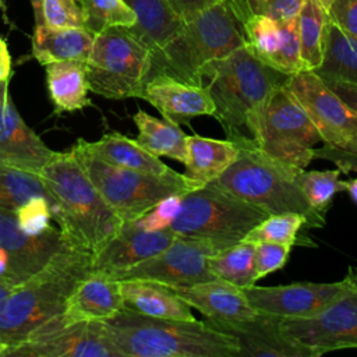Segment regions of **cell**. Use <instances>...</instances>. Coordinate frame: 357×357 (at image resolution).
<instances>
[{
	"label": "cell",
	"mask_w": 357,
	"mask_h": 357,
	"mask_svg": "<svg viewBox=\"0 0 357 357\" xmlns=\"http://www.w3.org/2000/svg\"><path fill=\"white\" fill-rule=\"evenodd\" d=\"M211 273L227 283L241 289L255 284V244L250 241H238L234 245L211 255L206 259Z\"/></svg>",
	"instance_id": "cell-32"
},
{
	"label": "cell",
	"mask_w": 357,
	"mask_h": 357,
	"mask_svg": "<svg viewBox=\"0 0 357 357\" xmlns=\"http://www.w3.org/2000/svg\"><path fill=\"white\" fill-rule=\"evenodd\" d=\"M349 284L343 278L333 283L298 282L283 286H248L243 291L250 304L262 314L282 318L312 317L340 297Z\"/></svg>",
	"instance_id": "cell-16"
},
{
	"label": "cell",
	"mask_w": 357,
	"mask_h": 357,
	"mask_svg": "<svg viewBox=\"0 0 357 357\" xmlns=\"http://www.w3.org/2000/svg\"><path fill=\"white\" fill-rule=\"evenodd\" d=\"M353 112L357 113V85L336 81H324Z\"/></svg>",
	"instance_id": "cell-45"
},
{
	"label": "cell",
	"mask_w": 357,
	"mask_h": 357,
	"mask_svg": "<svg viewBox=\"0 0 357 357\" xmlns=\"http://www.w3.org/2000/svg\"><path fill=\"white\" fill-rule=\"evenodd\" d=\"M13 75L11 54L8 52L7 42L0 36V82H10Z\"/></svg>",
	"instance_id": "cell-46"
},
{
	"label": "cell",
	"mask_w": 357,
	"mask_h": 357,
	"mask_svg": "<svg viewBox=\"0 0 357 357\" xmlns=\"http://www.w3.org/2000/svg\"><path fill=\"white\" fill-rule=\"evenodd\" d=\"M17 286L6 282H0V300H3L6 296H8Z\"/></svg>",
	"instance_id": "cell-51"
},
{
	"label": "cell",
	"mask_w": 357,
	"mask_h": 357,
	"mask_svg": "<svg viewBox=\"0 0 357 357\" xmlns=\"http://www.w3.org/2000/svg\"><path fill=\"white\" fill-rule=\"evenodd\" d=\"M119 284L127 310L155 318L195 319L190 304L167 284L148 279H124Z\"/></svg>",
	"instance_id": "cell-24"
},
{
	"label": "cell",
	"mask_w": 357,
	"mask_h": 357,
	"mask_svg": "<svg viewBox=\"0 0 357 357\" xmlns=\"http://www.w3.org/2000/svg\"><path fill=\"white\" fill-rule=\"evenodd\" d=\"M45 197L54 202L46 190L42 177L36 173L26 172L10 165L0 163V209L15 213L25 202L32 198ZM53 218V216H52Z\"/></svg>",
	"instance_id": "cell-33"
},
{
	"label": "cell",
	"mask_w": 357,
	"mask_h": 357,
	"mask_svg": "<svg viewBox=\"0 0 357 357\" xmlns=\"http://www.w3.org/2000/svg\"><path fill=\"white\" fill-rule=\"evenodd\" d=\"M314 73L322 81L357 85V38L342 31L329 18L324 35L322 63Z\"/></svg>",
	"instance_id": "cell-29"
},
{
	"label": "cell",
	"mask_w": 357,
	"mask_h": 357,
	"mask_svg": "<svg viewBox=\"0 0 357 357\" xmlns=\"http://www.w3.org/2000/svg\"><path fill=\"white\" fill-rule=\"evenodd\" d=\"M173 290L206 318L248 319L258 314L241 287L220 279L199 282L188 287H173Z\"/></svg>",
	"instance_id": "cell-23"
},
{
	"label": "cell",
	"mask_w": 357,
	"mask_h": 357,
	"mask_svg": "<svg viewBox=\"0 0 357 357\" xmlns=\"http://www.w3.org/2000/svg\"><path fill=\"white\" fill-rule=\"evenodd\" d=\"M332 1H333V0H322V3H324V4H325V6H326V8H328V7H329V4H331V3H332Z\"/></svg>",
	"instance_id": "cell-53"
},
{
	"label": "cell",
	"mask_w": 357,
	"mask_h": 357,
	"mask_svg": "<svg viewBox=\"0 0 357 357\" xmlns=\"http://www.w3.org/2000/svg\"><path fill=\"white\" fill-rule=\"evenodd\" d=\"M280 329L315 357L357 347V290L349 286L340 297L312 317L282 318Z\"/></svg>",
	"instance_id": "cell-15"
},
{
	"label": "cell",
	"mask_w": 357,
	"mask_h": 357,
	"mask_svg": "<svg viewBox=\"0 0 357 357\" xmlns=\"http://www.w3.org/2000/svg\"><path fill=\"white\" fill-rule=\"evenodd\" d=\"M241 24L244 46L262 63L293 75L307 71L301 59L297 18L276 21L251 13L247 0H227Z\"/></svg>",
	"instance_id": "cell-14"
},
{
	"label": "cell",
	"mask_w": 357,
	"mask_h": 357,
	"mask_svg": "<svg viewBox=\"0 0 357 357\" xmlns=\"http://www.w3.org/2000/svg\"><path fill=\"white\" fill-rule=\"evenodd\" d=\"M326 22L328 8L322 0H305L297 17V29L300 53L307 70L314 71L322 63Z\"/></svg>",
	"instance_id": "cell-34"
},
{
	"label": "cell",
	"mask_w": 357,
	"mask_h": 357,
	"mask_svg": "<svg viewBox=\"0 0 357 357\" xmlns=\"http://www.w3.org/2000/svg\"><path fill=\"white\" fill-rule=\"evenodd\" d=\"M328 18L346 33L357 38V0H333L328 7Z\"/></svg>",
	"instance_id": "cell-42"
},
{
	"label": "cell",
	"mask_w": 357,
	"mask_h": 357,
	"mask_svg": "<svg viewBox=\"0 0 357 357\" xmlns=\"http://www.w3.org/2000/svg\"><path fill=\"white\" fill-rule=\"evenodd\" d=\"M269 213L215 181L177 197L176 209L165 229L176 236L241 241Z\"/></svg>",
	"instance_id": "cell-8"
},
{
	"label": "cell",
	"mask_w": 357,
	"mask_h": 357,
	"mask_svg": "<svg viewBox=\"0 0 357 357\" xmlns=\"http://www.w3.org/2000/svg\"><path fill=\"white\" fill-rule=\"evenodd\" d=\"M88 146L103 160L120 167L156 176H165L173 170L158 156L142 148L137 139L119 132H107L98 141L88 142Z\"/></svg>",
	"instance_id": "cell-30"
},
{
	"label": "cell",
	"mask_w": 357,
	"mask_h": 357,
	"mask_svg": "<svg viewBox=\"0 0 357 357\" xmlns=\"http://www.w3.org/2000/svg\"><path fill=\"white\" fill-rule=\"evenodd\" d=\"M286 88L301 105L326 145L357 153V113L314 71L289 75Z\"/></svg>",
	"instance_id": "cell-12"
},
{
	"label": "cell",
	"mask_w": 357,
	"mask_h": 357,
	"mask_svg": "<svg viewBox=\"0 0 357 357\" xmlns=\"http://www.w3.org/2000/svg\"><path fill=\"white\" fill-rule=\"evenodd\" d=\"M8 84L0 82V163L39 174L54 151L22 120L10 98Z\"/></svg>",
	"instance_id": "cell-19"
},
{
	"label": "cell",
	"mask_w": 357,
	"mask_h": 357,
	"mask_svg": "<svg viewBox=\"0 0 357 357\" xmlns=\"http://www.w3.org/2000/svg\"><path fill=\"white\" fill-rule=\"evenodd\" d=\"M243 45L241 24L227 0H220L185 20L178 33L151 56L148 79L165 74L181 82L202 85V67Z\"/></svg>",
	"instance_id": "cell-5"
},
{
	"label": "cell",
	"mask_w": 357,
	"mask_h": 357,
	"mask_svg": "<svg viewBox=\"0 0 357 357\" xmlns=\"http://www.w3.org/2000/svg\"><path fill=\"white\" fill-rule=\"evenodd\" d=\"M42 1L43 0H31L32 10H33L35 25H42Z\"/></svg>",
	"instance_id": "cell-49"
},
{
	"label": "cell",
	"mask_w": 357,
	"mask_h": 357,
	"mask_svg": "<svg viewBox=\"0 0 357 357\" xmlns=\"http://www.w3.org/2000/svg\"><path fill=\"white\" fill-rule=\"evenodd\" d=\"M135 13L137 21L127 28L149 52L158 53L184 25V18L170 0H124Z\"/></svg>",
	"instance_id": "cell-25"
},
{
	"label": "cell",
	"mask_w": 357,
	"mask_h": 357,
	"mask_svg": "<svg viewBox=\"0 0 357 357\" xmlns=\"http://www.w3.org/2000/svg\"><path fill=\"white\" fill-rule=\"evenodd\" d=\"M151 70V52L127 29L95 35L85 61L89 91L107 99L141 98Z\"/></svg>",
	"instance_id": "cell-10"
},
{
	"label": "cell",
	"mask_w": 357,
	"mask_h": 357,
	"mask_svg": "<svg viewBox=\"0 0 357 357\" xmlns=\"http://www.w3.org/2000/svg\"><path fill=\"white\" fill-rule=\"evenodd\" d=\"M117 357H240L238 342L204 321L155 318L123 308L102 321Z\"/></svg>",
	"instance_id": "cell-1"
},
{
	"label": "cell",
	"mask_w": 357,
	"mask_h": 357,
	"mask_svg": "<svg viewBox=\"0 0 357 357\" xmlns=\"http://www.w3.org/2000/svg\"><path fill=\"white\" fill-rule=\"evenodd\" d=\"M39 176L54 202L52 216L73 247L95 254L117 234L123 219L103 199L71 151L54 152Z\"/></svg>",
	"instance_id": "cell-2"
},
{
	"label": "cell",
	"mask_w": 357,
	"mask_h": 357,
	"mask_svg": "<svg viewBox=\"0 0 357 357\" xmlns=\"http://www.w3.org/2000/svg\"><path fill=\"white\" fill-rule=\"evenodd\" d=\"M227 139L237 145L238 156L215 183L269 215L294 212L305 216L308 229L325 225V215L308 204L297 184L298 167L272 158L250 135L238 134Z\"/></svg>",
	"instance_id": "cell-4"
},
{
	"label": "cell",
	"mask_w": 357,
	"mask_h": 357,
	"mask_svg": "<svg viewBox=\"0 0 357 357\" xmlns=\"http://www.w3.org/2000/svg\"><path fill=\"white\" fill-rule=\"evenodd\" d=\"M141 99L151 103L165 120L180 126L192 117L212 116L215 106L204 85L181 82L173 77L158 74L146 79Z\"/></svg>",
	"instance_id": "cell-21"
},
{
	"label": "cell",
	"mask_w": 357,
	"mask_h": 357,
	"mask_svg": "<svg viewBox=\"0 0 357 357\" xmlns=\"http://www.w3.org/2000/svg\"><path fill=\"white\" fill-rule=\"evenodd\" d=\"M3 357H117L107 344L102 321L67 322L61 314L8 347Z\"/></svg>",
	"instance_id": "cell-13"
},
{
	"label": "cell",
	"mask_w": 357,
	"mask_h": 357,
	"mask_svg": "<svg viewBox=\"0 0 357 357\" xmlns=\"http://www.w3.org/2000/svg\"><path fill=\"white\" fill-rule=\"evenodd\" d=\"M15 218L22 231L26 234H40L52 227V202L45 197L32 198L15 212Z\"/></svg>",
	"instance_id": "cell-39"
},
{
	"label": "cell",
	"mask_w": 357,
	"mask_h": 357,
	"mask_svg": "<svg viewBox=\"0 0 357 357\" xmlns=\"http://www.w3.org/2000/svg\"><path fill=\"white\" fill-rule=\"evenodd\" d=\"M124 308L119 280L91 272L68 296L61 317L67 322L106 321Z\"/></svg>",
	"instance_id": "cell-22"
},
{
	"label": "cell",
	"mask_w": 357,
	"mask_h": 357,
	"mask_svg": "<svg viewBox=\"0 0 357 357\" xmlns=\"http://www.w3.org/2000/svg\"><path fill=\"white\" fill-rule=\"evenodd\" d=\"M282 317L258 312L248 319L206 318L211 328L233 336L240 346V357H315L280 329Z\"/></svg>",
	"instance_id": "cell-18"
},
{
	"label": "cell",
	"mask_w": 357,
	"mask_h": 357,
	"mask_svg": "<svg viewBox=\"0 0 357 357\" xmlns=\"http://www.w3.org/2000/svg\"><path fill=\"white\" fill-rule=\"evenodd\" d=\"M344 183H346V190L344 191L349 194L351 201L357 204V177L350 178V180H344Z\"/></svg>",
	"instance_id": "cell-48"
},
{
	"label": "cell",
	"mask_w": 357,
	"mask_h": 357,
	"mask_svg": "<svg viewBox=\"0 0 357 357\" xmlns=\"http://www.w3.org/2000/svg\"><path fill=\"white\" fill-rule=\"evenodd\" d=\"M254 142L272 158L305 169L321 137L301 105L284 84L275 86L247 116Z\"/></svg>",
	"instance_id": "cell-9"
},
{
	"label": "cell",
	"mask_w": 357,
	"mask_h": 357,
	"mask_svg": "<svg viewBox=\"0 0 357 357\" xmlns=\"http://www.w3.org/2000/svg\"><path fill=\"white\" fill-rule=\"evenodd\" d=\"M43 24L52 28H85L84 14L77 0H43Z\"/></svg>",
	"instance_id": "cell-38"
},
{
	"label": "cell",
	"mask_w": 357,
	"mask_h": 357,
	"mask_svg": "<svg viewBox=\"0 0 357 357\" xmlns=\"http://www.w3.org/2000/svg\"><path fill=\"white\" fill-rule=\"evenodd\" d=\"M45 67L47 92L57 113L75 112L91 105L84 61H56Z\"/></svg>",
	"instance_id": "cell-28"
},
{
	"label": "cell",
	"mask_w": 357,
	"mask_h": 357,
	"mask_svg": "<svg viewBox=\"0 0 357 357\" xmlns=\"http://www.w3.org/2000/svg\"><path fill=\"white\" fill-rule=\"evenodd\" d=\"M174 238L176 234L169 229L149 230L135 220L124 222L117 234L93 254V272L112 275L126 271L159 254Z\"/></svg>",
	"instance_id": "cell-20"
},
{
	"label": "cell",
	"mask_w": 357,
	"mask_h": 357,
	"mask_svg": "<svg viewBox=\"0 0 357 357\" xmlns=\"http://www.w3.org/2000/svg\"><path fill=\"white\" fill-rule=\"evenodd\" d=\"M4 351H6V346H3V344H0V357H3V354H4Z\"/></svg>",
	"instance_id": "cell-52"
},
{
	"label": "cell",
	"mask_w": 357,
	"mask_h": 357,
	"mask_svg": "<svg viewBox=\"0 0 357 357\" xmlns=\"http://www.w3.org/2000/svg\"><path fill=\"white\" fill-rule=\"evenodd\" d=\"M82 14L84 26L96 33L110 28H131L135 13L124 0H77Z\"/></svg>",
	"instance_id": "cell-35"
},
{
	"label": "cell",
	"mask_w": 357,
	"mask_h": 357,
	"mask_svg": "<svg viewBox=\"0 0 357 357\" xmlns=\"http://www.w3.org/2000/svg\"><path fill=\"white\" fill-rule=\"evenodd\" d=\"M220 0H170L176 11L184 18L188 20L198 14L199 11L219 3Z\"/></svg>",
	"instance_id": "cell-44"
},
{
	"label": "cell",
	"mask_w": 357,
	"mask_h": 357,
	"mask_svg": "<svg viewBox=\"0 0 357 357\" xmlns=\"http://www.w3.org/2000/svg\"><path fill=\"white\" fill-rule=\"evenodd\" d=\"M307 227V219L301 213L269 215L254 226L243 238L250 243H278L294 245L298 241V231Z\"/></svg>",
	"instance_id": "cell-37"
},
{
	"label": "cell",
	"mask_w": 357,
	"mask_h": 357,
	"mask_svg": "<svg viewBox=\"0 0 357 357\" xmlns=\"http://www.w3.org/2000/svg\"><path fill=\"white\" fill-rule=\"evenodd\" d=\"M251 13L276 21H289L298 17L305 0H247Z\"/></svg>",
	"instance_id": "cell-41"
},
{
	"label": "cell",
	"mask_w": 357,
	"mask_h": 357,
	"mask_svg": "<svg viewBox=\"0 0 357 357\" xmlns=\"http://www.w3.org/2000/svg\"><path fill=\"white\" fill-rule=\"evenodd\" d=\"M234 244L236 241L229 240L176 236L159 254L109 276L116 280L148 279L170 287H188L218 279L208 269L206 259Z\"/></svg>",
	"instance_id": "cell-11"
},
{
	"label": "cell",
	"mask_w": 357,
	"mask_h": 357,
	"mask_svg": "<svg viewBox=\"0 0 357 357\" xmlns=\"http://www.w3.org/2000/svg\"><path fill=\"white\" fill-rule=\"evenodd\" d=\"M185 176L206 184L215 181L238 156L237 145L230 139L205 138L198 134L185 135Z\"/></svg>",
	"instance_id": "cell-27"
},
{
	"label": "cell",
	"mask_w": 357,
	"mask_h": 357,
	"mask_svg": "<svg viewBox=\"0 0 357 357\" xmlns=\"http://www.w3.org/2000/svg\"><path fill=\"white\" fill-rule=\"evenodd\" d=\"M342 170H305L300 169L296 174L297 184L308 204L326 216V211L335 194L346 190L344 180H340Z\"/></svg>",
	"instance_id": "cell-36"
},
{
	"label": "cell",
	"mask_w": 357,
	"mask_h": 357,
	"mask_svg": "<svg viewBox=\"0 0 357 357\" xmlns=\"http://www.w3.org/2000/svg\"><path fill=\"white\" fill-rule=\"evenodd\" d=\"M70 245L60 227L52 226L40 234H26L20 229L15 213L0 209V247L8 254L17 286L36 275L57 252Z\"/></svg>",
	"instance_id": "cell-17"
},
{
	"label": "cell",
	"mask_w": 357,
	"mask_h": 357,
	"mask_svg": "<svg viewBox=\"0 0 357 357\" xmlns=\"http://www.w3.org/2000/svg\"><path fill=\"white\" fill-rule=\"evenodd\" d=\"M312 158L332 162L333 165H336V167L342 170V173H349V172L357 173V153L333 148L325 144L321 148L312 149Z\"/></svg>",
	"instance_id": "cell-43"
},
{
	"label": "cell",
	"mask_w": 357,
	"mask_h": 357,
	"mask_svg": "<svg viewBox=\"0 0 357 357\" xmlns=\"http://www.w3.org/2000/svg\"><path fill=\"white\" fill-rule=\"evenodd\" d=\"M95 33L86 28H52L35 25L32 35V56L39 64L46 66L56 61H86Z\"/></svg>",
	"instance_id": "cell-26"
},
{
	"label": "cell",
	"mask_w": 357,
	"mask_h": 357,
	"mask_svg": "<svg viewBox=\"0 0 357 357\" xmlns=\"http://www.w3.org/2000/svg\"><path fill=\"white\" fill-rule=\"evenodd\" d=\"M132 120L138 128L137 142L155 156H166L181 163L187 158L185 134L178 126L165 120L156 119L144 110H138Z\"/></svg>",
	"instance_id": "cell-31"
},
{
	"label": "cell",
	"mask_w": 357,
	"mask_h": 357,
	"mask_svg": "<svg viewBox=\"0 0 357 357\" xmlns=\"http://www.w3.org/2000/svg\"><path fill=\"white\" fill-rule=\"evenodd\" d=\"M0 282H6V283H11V284L17 286L14 282L8 254L3 247H0Z\"/></svg>",
	"instance_id": "cell-47"
},
{
	"label": "cell",
	"mask_w": 357,
	"mask_h": 357,
	"mask_svg": "<svg viewBox=\"0 0 357 357\" xmlns=\"http://www.w3.org/2000/svg\"><path fill=\"white\" fill-rule=\"evenodd\" d=\"M93 254L73 245L0 300V344L6 350L63 312L74 287L92 271Z\"/></svg>",
	"instance_id": "cell-3"
},
{
	"label": "cell",
	"mask_w": 357,
	"mask_h": 357,
	"mask_svg": "<svg viewBox=\"0 0 357 357\" xmlns=\"http://www.w3.org/2000/svg\"><path fill=\"white\" fill-rule=\"evenodd\" d=\"M344 279H346V282H347V284L351 287V289H354V290H357V268H349V271H347V273H346V276H344Z\"/></svg>",
	"instance_id": "cell-50"
},
{
	"label": "cell",
	"mask_w": 357,
	"mask_h": 357,
	"mask_svg": "<svg viewBox=\"0 0 357 357\" xmlns=\"http://www.w3.org/2000/svg\"><path fill=\"white\" fill-rule=\"evenodd\" d=\"M289 75L258 60L244 45L225 57L205 64L201 70L202 85L209 92L226 138L244 134L250 112Z\"/></svg>",
	"instance_id": "cell-6"
},
{
	"label": "cell",
	"mask_w": 357,
	"mask_h": 357,
	"mask_svg": "<svg viewBox=\"0 0 357 357\" xmlns=\"http://www.w3.org/2000/svg\"><path fill=\"white\" fill-rule=\"evenodd\" d=\"M70 151L123 222L137 220L163 199L204 185L174 170L165 176H156L112 165L91 151L82 138Z\"/></svg>",
	"instance_id": "cell-7"
},
{
	"label": "cell",
	"mask_w": 357,
	"mask_h": 357,
	"mask_svg": "<svg viewBox=\"0 0 357 357\" xmlns=\"http://www.w3.org/2000/svg\"><path fill=\"white\" fill-rule=\"evenodd\" d=\"M291 245L278 243H255L257 279L282 269L290 255Z\"/></svg>",
	"instance_id": "cell-40"
}]
</instances>
